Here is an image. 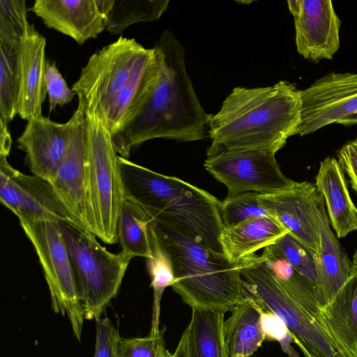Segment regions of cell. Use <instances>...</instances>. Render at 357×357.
<instances>
[{
  "instance_id": "6",
  "label": "cell",
  "mask_w": 357,
  "mask_h": 357,
  "mask_svg": "<svg viewBox=\"0 0 357 357\" xmlns=\"http://www.w3.org/2000/svg\"><path fill=\"white\" fill-rule=\"evenodd\" d=\"M70 255L84 319L101 317L117 295L131 260L108 251L97 236L73 222H58Z\"/></svg>"
},
{
  "instance_id": "30",
  "label": "cell",
  "mask_w": 357,
  "mask_h": 357,
  "mask_svg": "<svg viewBox=\"0 0 357 357\" xmlns=\"http://www.w3.org/2000/svg\"><path fill=\"white\" fill-rule=\"evenodd\" d=\"M35 31L24 0H0V40L20 43Z\"/></svg>"
},
{
  "instance_id": "23",
  "label": "cell",
  "mask_w": 357,
  "mask_h": 357,
  "mask_svg": "<svg viewBox=\"0 0 357 357\" xmlns=\"http://www.w3.org/2000/svg\"><path fill=\"white\" fill-rule=\"evenodd\" d=\"M320 311L328 331L347 357H356L357 271Z\"/></svg>"
},
{
  "instance_id": "35",
  "label": "cell",
  "mask_w": 357,
  "mask_h": 357,
  "mask_svg": "<svg viewBox=\"0 0 357 357\" xmlns=\"http://www.w3.org/2000/svg\"><path fill=\"white\" fill-rule=\"evenodd\" d=\"M96 321V344L93 357H114L119 330L108 317H100Z\"/></svg>"
},
{
  "instance_id": "34",
  "label": "cell",
  "mask_w": 357,
  "mask_h": 357,
  "mask_svg": "<svg viewBox=\"0 0 357 357\" xmlns=\"http://www.w3.org/2000/svg\"><path fill=\"white\" fill-rule=\"evenodd\" d=\"M261 321L265 339L278 342L289 357H299L291 344L294 342L291 333L278 315L261 307Z\"/></svg>"
},
{
  "instance_id": "10",
  "label": "cell",
  "mask_w": 357,
  "mask_h": 357,
  "mask_svg": "<svg viewBox=\"0 0 357 357\" xmlns=\"http://www.w3.org/2000/svg\"><path fill=\"white\" fill-rule=\"evenodd\" d=\"M205 169L226 185L228 193L272 194L291 188L296 181L280 170L275 153L264 150L207 151Z\"/></svg>"
},
{
  "instance_id": "39",
  "label": "cell",
  "mask_w": 357,
  "mask_h": 357,
  "mask_svg": "<svg viewBox=\"0 0 357 357\" xmlns=\"http://www.w3.org/2000/svg\"><path fill=\"white\" fill-rule=\"evenodd\" d=\"M299 348L301 349L305 357H319L318 355L308 349H305L304 347H299Z\"/></svg>"
},
{
  "instance_id": "1",
  "label": "cell",
  "mask_w": 357,
  "mask_h": 357,
  "mask_svg": "<svg viewBox=\"0 0 357 357\" xmlns=\"http://www.w3.org/2000/svg\"><path fill=\"white\" fill-rule=\"evenodd\" d=\"M154 47L161 58L158 82L145 107L119 135L112 137L120 156L128 158L132 147L154 139L198 141L208 137V114L188 74L185 49L165 30Z\"/></svg>"
},
{
  "instance_id": "8",
  "label": "cell",
  "mask_w": 357,
  "mask_h": 357,
  "mask_svg": "<svg viewBox=\"0 0 357 357\" xmlns=\"http://www.w3.org/2000/svg\"><path fill=\"white\" fill-rule=\"evenodd\" d=\"M151 48L135 38L120 36L93 53L72 90L102 121L116 96L133 77Z\"/></svg>"
},
{
  "instance_id": "2",
  "label": "cell",
  "mask_w": 357,
  "mask_h": 357,
  "mask_svg": "<svg viewBox=\"0 0 357 357\" xmlns=\"http://www.w3.org/2000/svg\"><path fill=\"white\" fill-rule=\"evenodd\" d=\"M300 90L281 80L266 87L237 86L211 115L208 151L264 150L277 153L301 123Z\"/></svg>"
},
{
  "instance_id": "16",
  "label": "cell",
  "mask_w": 357,
  "mask_h": 357,
  "mask_svg": "<svg viewBox=\"0 0 357 357\" xmlns=\"http://www.w3.org/2000/svg\"><path fill=\"white\" fill-rule=\"evenodd\" d=\"M73 119L57 123L42 116L27 121L17 138L33 174L52 180L70 144Z\"/></svg>"
},
{
  "instance_id": "41",
  "label": "cell",
  "mask_w": 357,
  "mask_h": 357,
  "mask_svg": "<svg viewBox=\"0 0 357 357\" xmlns=\"http://www.w3.org/2000/svg\"><path fill=\"white\" fill-rule=\"evenodd\" d=\"M349 143L357 151V137L354 140L351 141Z\"/></svg>"
},
{
  "instance_id": "40",
  "label": "cell",
  "mask_w": 357,
  "mask_h": 357,
  "mask_svg": "<svg viewBox=\"0 0 357 357\" xmlns=\"http://www.w3.org/2000/svg\"><path fill=\"white\" fill-rule=\"evenodd\" d=\"M352 263L354 266V268L356 269V271H357V250H356V252L353 256Z\"/></svg>"
},
{
  "instance_id": "15",
  "label": "cell",
  "mask_w": 357,
  "mask_h": 357,
  "mask_svg": "<svg viewBox=\"0 0 357 357\" xmlns=\"http://www.w3.org/2000/svg\"><path fill=\"white\" fill-rule=\"evenodd\" d=\"M315 184L296 182L290 188L272 194H259L258 201L269 215L314 255L319 244Z\"/></svg>"
},
{
  "instance_id": "37",
  "label": "cell",
  "mask_w": 357,
  "mask_h": 357,
  "mask_svg": "<svg viewBox=\"0 0 357 357\" xmlns=\"http://www.w3.org/2000/svg\"><path fill=\"white\" fill-rule=\"evenodd\" d=\"M8 125L0 119V156L8 157L11 149L12 138Z\"/></svg>"
},
{
  "instance_id": "36",
  "label": "cell",
  "mask_w": 357,
  "mask_h": 357,
  "mask_svg": "<svg viewBox=\"0 0 357 357\" xmlns=\"http://www.w3.org/2000/svg\"><path fill=\"white\" fill-rule=\"evenodd\" d=\"M337 158L353 189L357 192V151L349 142L337 151Z\"/></svg>"
},
{
  "instance_id": "5",
  "label": "cell",
  "mask_w": 357,
  "mask_h": 357,
  "mask_svg": "<svg viewBox=\"0 0 357 357\" xmlns=\"http://www.w3.org/2000/svg\"><path fill=\"white\" fill-rule=\"evenodd\" d=\"M238 266L247 293L263 309L283 321L298 347L319 357H347L323 321L314 290L289 295L278 283L261 256L255 254L239 261Z\"/></svg>"
},
{
  "instance_id": "25",
  "label": "cell",
  "mask_w": 357,
  "mask_h": 357,
  "mask_svg": "<svg viewBox=\"0 0 357 357\" xmlns=\"http://www.w3.org/2000/svg\"><path fill=\"white\" fill-rule=\"evenodd\" d=\"M105 29L121 34L129 26L152 22L165 12L169 0H97Z\"/></svg>"
},
{
  "instance_id": "33",
  "label": "cell",
  "mask_w": 357,
  "mask_h": 357,
  "mask_svg": "<svg viewBox=\"0 0 357 357\" xmlns=\"http://www.w3.org/2000/svg\"><path fill=\"white\" fill-rule=\"evenodd\" d=\"M45 89L48 96L50 112L57 106L69 103L76 95L68 86L55 62L50 61H47L45 67Z\"/></svg>"
},
{
  "instance_id": "22",
  "label": "cell",
  "mask_w": 357,
  "mask_h": 357,
  "mask_svg": "<svg viewBox=\"0 0 357 357\" xmlns=\"http://www.w3.org/2000/svg\"><path fill=\"white\" fill-rule=\"evenodd\" d=\"M287 233L288 231L273 217H262L224 228L219 240L223 254L229 261L236 264L274 244Z\"/></svg>"
},
{
  "instance_id": "43",
  "label": "cell",
  "mask_w": 357,
  "mask_h": 357,
  "mask_svg": "<svg viewBox=\"0 0 357 357\" xmlns=\"http://www.w3.org/2000/svg\"><path fill=\"white\" fill-rule=\"evenodd\" d=\"M173 357H174V356L173 355Z\"/></svg>"
},
{
  "instance_id": "12",
  "label": "cell",
  "mask_w": 357,
  "mask_h": 357,
  "mask_svg": "<svg viewBox=\"0 0 357 357\" xmlns=\"http://www.w3.org/2000/svg\"><path fill=\"white\" fill-rule=\"evenodd\" d=\"M0 200L20 222H73L50 181L22 173L5 156H0Z\"/></svg>"
},
{
  "instance_id": "9",
  "label": "cell",
  "mask_w": 357,
  "mask_h": 357,
  "mask_svg": "<svg viewBox=\"0 0 357 357\" xmlns=\"http://www.w3.org/2000/svg\"><path fill=\"white\" fill-rule=\"evenodd\" d=\"M31 242L44 272L55 313L67 317L80 341L84 314L70 255L58 222H20Z\"/></svg>"
},
{
  "instance_id": "7",
  "label": "cell",
  "mask_w": 357,
  "mask_h": 357,
  "mask_svg": "<svg viewBox=\"0 0 357 357\" xmlns=\"http://www.w3.org/2000/svg\"><path fill=\"white\" fill-rule=\"evenodd\" d=\"M84 126L88 196L95 235L112 245L118 241L117 223L125 199L119 154L110 132L86 104Z\"/></svg>"
},
{
  "instance_id": "38",
  "label": "cell",
  "mask_w": 357,
  "mask_h": 357,
  "mask_svg": "<svg viewBox=\"0 0 357 357\" xmlns=\"http://www.w3.org/2000/svg\"><path fill=\"white\" fill-rule=\"evenodd\" d=\"M337 123L345 126L357 125V113L338 121Z\"/></svg>"
},
{
  "instance_id": "26",
  "label": "cell",
  "mask_w": 357,
  "mask_h": 357,
  "mask_svg": "<svg viewBox=\"0 0 357 357\" xmlns=\"http://www.w3.org/2000/svg\"><path fill=\"white\" fill-rule=\"evenodd\" d=\"M151 219L134 201L126 197L117 223V238L121 252L130 259L152 257L149 225Z\"/></svg>"
},
{
  "instance_id": "18",
  "label": "cell",
  "mask_w": 357,
  "mask_h": 357,
  "mask_svg": "<svg viewBox=\"0 0 357 357\" xmlns=\"http://www.w3.org/2000/svg\"><path fill=\"white\" fill-rule=\"evenodd\" d=\"M317 211L319 244L314 256L317 273L316 295L320 306L323 307L357 271L331 229L324 199L320 192Z\"/></svg>"
},
{
  "instance_id": "11",
  "label": "cell",
  "mask_w": 357,
  "mask_h": 357,
  "mask_svg": "<svg viewBox=\"0 0 357 357\" xmlns=\"http://www.w3.org/2000/svg\"><path fill=\"white\" fill-rule=\"evenodd\" d=\"M78 96L69 149L50 181L73 223L95 234L88 196V162L84 126L85 101Z\"/></svg>"
},
{
  "instance_id": "19",
  "label": "cell",
  "mask_w": 357,
  "mask_h": 357,
  "mask_svg": "<svg viewBox=\"0 0 357 357\" xmlns=\"http://www.w3.org/2000/svg\"><path fill=\"white\" fill-rule=\"evenodd\" d=\"M46 39L37 31L22 40L18 50V115L29 121L43 116L45 100Z\"/></svg>"
},
{
  "instance_id": "13",
  "label": "cell",
  "mask_w": 357,
  "mask_h": 357,
  "mask_svg": "<svg viewBox=\"0 0 357 357\" xmlns=\"http://www.w3.org/2000/svg\"><path fill=\"white\" fill-rule=\"evenodd\" d=\"M298 135L313 133L357 113V73H331L300 90Z\"/></svg>"
},
{
  "instance_id": "32",
  "label": "cell",
  "mask_w": 357,
  "mask_h": 357,
  "mask_svg": "<svg viewBox=\"0 0 357 357\" xmlns=\"http://www.w3.org/2000/svg\"><path fill=\"white\" fill-rule=\"evenodd\" d=\"M282 256L314 287L316 292L317 273L314 255L289 233L275 243Z\"/></svg>"
},
{
  "instance_id": "31",
  "label": "cell",
  "mask_w": 357,
  "mask_h": 357,
  "mask_svg": "<svg viewBox=\"0 0 357 357\" xmlns=\"http://www.w3.org/2000/svg\"><path fill=\"white\" fill-rule=\"evenodd\" d=\"M161 328L156 333L143 337H118L114 349V357H173L165 347L164 333Z\"/></svg>"
},
{
  "instance_id": "17",
  "label": "cell",
  "mask_w": 357,
  "mask_h": 357,
  "mask_svg": "<svg viewBox=\"0 0 357 357\" xmlns=\"http://www.w3.org/2000/svg\"><path fill=\"white\" fill-rule=\"evenodd\" d=\"M30 10L48 28L79 45L97 38L105 29L97 0H36Z\"/></svg>"
},
{
  "instance_id": "21",
  "label": "cell",
  "mask_w": 357,
  "mask_h": 357,
  "mask_svg": "<svg viewBox=\"0 0 357 357\" xmlns=\"http://www.w3.org/2000/svg\"><path fill=\"white\" fill-rule=\"evenodd\" d=\"M225 312L192 308L190 320L173 354L174 357H230L223 333Z\"/></svg>"
},
{
  "instance_id": "14",
  "label": "cell",
  "mask_w": 357,
  "mask_h": 357,
  "mask_svg": "<svg viewBox=\"0 0 357 357\" xmlns=\"http://www.w3.org/2000/svg\"><path fill=\"white\" fill-rule=\"evenodd\" d=\"M297 52L313 62L331 59L340 46L341 21L331 0L287 1Z\"/></svg>"
},
{
  "instance_id": "27",
  "label": "cell",
  "mask_w": 357,
  "mask_h": 357,
  "mask_svg": "<svg viewBox=\"0 0 357 357\" xmlns=\"http://www.w3.org/2000/svg\"><path fill=\"white\" fill-rule=\"evenodd\" d=\"M20 44L0 40V119L8 124L18 114Z\"/></svg>"
},
{
  "instance_id": "29",
  "label": "cell",
  "mask_w": 357,
  "mask_h": 357,
  "mask_svg": "<svg viewBox=\"0 0 357 357\" xmlns=\"http://www.w3.org/2000/svg\"><path fill=\"white\" fill-rule=\"evenodd\" d=\"M259 195L255 192L228 193L220 205L224 228H231L254 218L271 217L259 204Z\"/></svg>"
},
{
  "instance_id": "4",
  "label": "cell",
  "mask_w": 357,
  "mask_h": 357,
  "mask_svg": "<svg viewBox=\"0 0 357 357\" xmlns=\"http://www.w3.org/2000/svg\"><path fill=\"white\" fill-rule=\"evenodd\" d=\"M151 225L172 261V287L191 308L231 311L245 298L238 263L174 229L152 221Z\"/></svg>"
},
{
  "instance_id": "28",
  "label": "cell",
  "mask_w": 357,
  "mask_h": 357,
  "mask_svg": "<svg viewBox=\"0 0 357 357\" xmlns=\"http://www.w3.org/2000/svg\"><path fill=\"white\" fill-rule=\"evenodd\" d=\"M150 241L152 257L147 259V268L151 278V287L153 291L152 322L150 333H156L159 327L160 301L164 291L172 287L174 282V275L172 261L159 244L153 228L149 225Z\"/></svg>"
},
{
  "instance_id": "24",
  "label": "cell",
  "mask_w": 357,
  "mask_h": 357,
  "mask_svg": "<svg viewBox=\"0 0 357 357\" xmlns=\"http://www.w3.org/2000/svg\"><path fill=\"white\" fill-rule=\"evenodd\" d=\"M225 320L223 333L230 357H250L265 340L261 307L248 293Z\"/></svg>"
},
{
  "instance_id": "20",
  "label": "cell",
  "mask_w": 357,
  "mask_h": 357,
  "mask_svg": "<svg viewBox=\"0 0 357 357\" xmlns=\"http://www.w3.org/2000/svg\"><path fill=\"white\" fill-rule=\"evenodd\" d=\"M315 185L324 199L329 222L337 237L343 238L357 231V208L337 159L327 157L321 162Z\"/></svg>"
},
{
  "instance_id": "42",
  "label": "cell",
  "mask_w": 357,
  "mask_h": 357,
  "mask_svg": "<svg viewBox=\"0 0 357 357\" xmlns=\"http://www.w3.org/2000/svg\"><path fill=\"white\" fill-rule=\"evenodd\" d=\"M356 357H357V351H356Z\"/></svg>"
},
{
  "instance_id": "3",
  "label": "cell",
  "mask_w": 357,
  "mask_h": 357,
  "mask_svg": "<svg viewBox=\"0 0 357 357\" xmlns=\"http://www.w3.org/2000/svg\"><path fill=\"white\" fill-rule=\"evenodd\" d=\"M124 196L137 203L151 221L171 228L218 252L224 226L220 202L207 191L163 175L119 155Z\"/></svg>"
}]
</instances>
